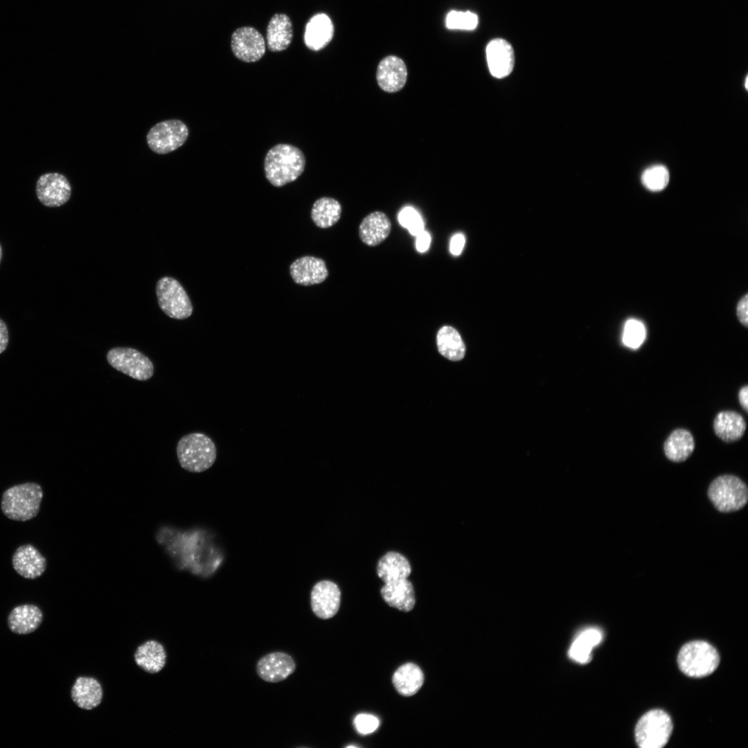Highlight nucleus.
<instances>
[{"label": "nucleus", "mask_w": 748, "mask_h": 748, "mask_svg": "<svg viewBox=\"0 0 748 748\" xmlns=\"http://www.w3.org/2000/svg\"><path fill=\"white\" fill-rule=\"evenodd\" d=\"M645 338V329L643 324L636 319H630L625 325L623 341L625 346L632 348H639Z\"/></svg>", "instance_id": "72a5a7b5"}, {"label": "nucleus", "mask_w": 748, "mask_h": 748, "mask_svg": "<svg viewBox=\"0 0 748 748\" xmlns=\"http://www.w3.org/2000/svg\"><path fill=\"white\" fill-rule=\"evenodd\" d=\"M380 594L389 606L400 611L409 612L415 605L413 587L407 578L384 583L380 589Z\"/></svg>", "instance_id": "412c9836"}, {"label": "nucleus", "mask_w": 748, "mask_h": 748, "mask_svg": "<svg viewBox=\"0 0 748 748\" xmlns=\"http://www.w3.org/2000/svg\"><path fill=\"white\" fill-rule=\"evenodd\" d=\"M43 614L36 605L25 604L15 607L9 614L8 625L17 634H27L36 630L42 622Z\"/></svg>", "instance_id": "5701e85b"}, {"label": "nucleus", "mask_w": 748, "mask_h": 748, "mask_svg": "<svg viewBox=\"0 0 748 748\" xmlns=\"http://www.w3.org/2000/svg\"><path fill=\"white\" fill-rule=\"evenodd\" d=\"M176 452L181 467L190 472H202L208 470L217 457L214 442L207 435L199 432L181 437Z\"/></svg>", "instance_id": "7ed1b4c3"}, {"label": "nucleus", "mask_w": 748, "mask_h": 748, "mask_svg": "<svg viewBox=\"0 0 748 748\" xmlns=\"http://www.w3.org/2000/svg\"><path fill=\"white\" fill-rule=\"evenodd\" d=\"M695 440L687 429L679 428L673 431L664 443L666 456L671 461L679 463L686 460L693 452Z\"/></svg>", "instance_id": "bb28decb"}, {"label": "nucleus", "mask_w": 748, "mask_h": 748, "mask_svg": "<svg viewBox=\"0 0 748 748\" xmlns=\"http://www.w3.org/2000/svg\"><path fill=\"white\" fill-rule=\"evenodd\" d=\"M465 241V240L463 235L461 233L454 235L450 241V252L454 256L459 255L463 249Z\"/></svg>", "instance_id": "4c0bfd02"}, {"label": "nucleus", "mask_w": 748, "mask_h": 748, "mask_svg": "<svg viewBox=\"0 0 748 748\" xmlns=\"http://www.w3.org/2000/svg\"><path fill=\"white\" fill-rule=\"evenodd\" d=\"M713 427L719 438L724 442L731 443L743 436L747 425L740 413L734 411H722L715 416Z\"/></svg>", "instance_id": "b1692460"}, {"label": "nucleus", "mask_w": 748, "mask_h": 748, "mask_svg": "<svg viewBox=\"0 0 748 748\" xmlns=\"http://www.w3.org/2000/svg\"><path fill=\"white\" fill-rule=\"evenodd\" d=\"M305 166V155L299 148L280 143L267 152L264 170L269 182L276 187H281L295 181L303 173Z\"/></svg>", "instance_id": "f257e3e1"}, {"label": "nucleus", "mask_w": 748, "mask_h": 748, "mask_svg": "<svg viewBox=\"0 0 748 748\" xmlns=\"http://www.w3.org/2000/svg\"><path fill=\"white\" fill-rule=\"evenodd\" d=\"M431 237L427 231H422L416 235V246L417 250L420 252L426 251L429 247Z\"/></svg>", "instance_id": "58836bf2"}, {"label": "nucleus", "mask_w": 748, "mask_h": 748, "mask_svg": "<svg viewBox=\"0 0 748 748\" xmlns=\"http://www.w3.org/2000/svg\"><path fill=\"white\" fill-rule=\"evenodd\" d=\"M669 177V172L664 166L654 165L643 172L641 182L649 190L657 192L666 187Z\"/></svg>", "instance_id": "2f4dec72"}, {"label": "nucleus", "mask_w": 748, "mask_h": 748, "mask_svg": "<svg viewBox=\"0 0 748 748\" xmlns=\"http://www.w3.org/2000/svg\"><path fill=\"white\" fill-rule=\"evenodd\" d=\"M673 724L670 715L652 709L641 716L634 730L636 744L641 748H661L670 739Z\"/></svg>", "instance_id": "423d86ee"}, {"label": "nucleus", "mask_w": 748, "mask_h": 748, "mask_svg": "<svg viewBox=\"0 0 748 748\" xmlns=\"http://www.w3.org/2000/svg\"><path fill=\"white\" fill-rule=\"evenodd\" d=\"M411 572L409 560L395 551H389L384 554L377 565V575L384 583L406 579Z\"/></svg>", "instance_id": "a878e982"}, {"label": "nucleus", "mask_w": 748, "mask_h": 748, "mask_svg": "<svg viewBox=\"0 0 748 748\" xmlns=\"http://www.w3.org/2000/svg\"><path fill=\"white\" fill-rule=\"evenodd\" d=\"M296 670L294 659L283 652H274L262 657L256 665L258 675L264 681L276 683L287 679Z\"/></svg>", "instance_id": "ddd939ff"}, {"label": "nucleus", "mask_w": 748, "mask_h": 748, "mask_svg": "<svg viewBox=\"0 0 748 748\" xmlns=\"http://www.w3.org/2000/svg\"><path fill=\"white\" fill-rule=\"evenodd\" d=\"M376 79L379 87L388 93L401 90L406 84L407 69L404 62L395 55H388L379 63Z\"/></svg>", "instance_id": "4468645a"}, {"label": "nucleus", "mask_w": 748, "mask_h": 748, "mask_svg": "<svg viewBox=\"0 0 748 748\" xmlns=\"http://www.w3.org/2000/svg\"><path fill=\"white\" fill-rule=\"evenodd\" d=\"M708 496L719 511L731 513L737 511L746 505L748 501V489L739 477L724 474L718 477L711 483Z\"/></svg>", "instance_id": "39448f33"}, {"label": "nucleus", "mask_w": 748, "mask_h": 748, "mask_svg": "<svg viewBox=\"0 0 748 748\" xmlns=\"http://www.w3.org/2000/svg\"><path fill=\"white\" fill-rule=\"evenodd\" d=\"M745 88H746V89H747V78H746V79H745Z\"/></svg>", "instance_id": "37998d69"}, {"label": "nucleus", "mask_w": 748, "mask_h": 748, "mask_svg": "<svg viewBox=\"0 0 748 748\" xmlns=\"http://www.w3.org/2000/svg\"><path fill=\"white\" fill-rule=\"evenodd\" d=\"M747 310H748V299H747V294H745L739 301V302L738 303L737 308H736V314H737V317H738V319L739 321L741 323V324H742L746 328L748 326Z\"/></svg>", "instance_id": "e433bc0d"}, {"label": "nucleus", "mask_w": 748, "mask_h": 748, "mask_svg": "<svg viewBox=\"0 0 748 748\" xmlns=\"http://www.w3.org/2000/svg\"><path fill=\"white\" fill-rule=\"evenodd\" d=\"M392 681L400 694L404 696H411L421 688L424 682V675L417 665L407 663L395 670Z\"/></svg>", "instance_id": "cd10ccee"}, {"label": "nucleus", "mask_w": 748, "mask_h": 748, "mask_svg": "<svg viewBox=\"0 0 748 748\" xmlns=\"http://www.w3.org/2000/svg\"><path fill=\"white\" fill-rule=\"evenodd\" d=\"M398 220L413 235L416 236L424 231V224L420 215L411 207L403 208L399 213Z\"/></svg>", "instance_id": "f704fd0d"}, {"label": "nucleus", "mask_w": 748, "mask_h": 748, "mask_svg": "<svg viewBox=\"0 0 748 748\" xmlns=\"http://www.w3.org/2000/svg\"><path fill=\"white\" fill-rule=\"evenodd\" d=\"M290 271L296 283L305 286L321 283L328 276L324 260L313 256L296 259L291 264Z\"/></svg>", "instance_id": "a211bd4d"}, {"label": "nucleus", "mask_w": 748, "mask_h": 748, "mask_svg": "<svg viewBox=\"0 0 748 748\" xmlns=\"http://www.w3.org/2000/svg\"><path fill=\"white\" fill-rule=\"evenodd\" d=\"M36 195L45 206L59 207L66 203L71 195V186L66 177L58 172H48L37 181Z\"/></svg>", "instance_id": "9b49d317"}, {"label": "nucleus", "mask_w": 748, "mask_h": 748, "mask_svg": "<svg viewBox=\"0 0 748 748\" xmlns=\"http://www.w3.org/2000/svg\"><path fill=\"white\" fill-rule=\"evenodd\" d=\"M12 564L15 571L27 579L42 576L47 565L46 558L31 544L18 547L12 557Z\"/></svg>", "instance_id": "f3484780"}, {"label": "nucleus", "mask_w": 748, "mask_h": 748, "mask_svg": "<svg viewBox=\"0 0 748 748\" xmlns=\"http://www.w3.org/2000/svg\"><path fill=\"white\" fill-rule=\"evenodd\" d=\"M294 35L290 17L285 13H276L269 19L266 29L267 46L274 53L286 50Z\"/></svg>", "instance_id": "6ab92c4d"}, {"label": "nucleus", "mask_w": 748, "mask_h": 748, "mask_svg": "<svg viewBox=\"0 0 748 748\" xmlns=\"http://www.w3.org/2000/svg\"><path fill=\"white\" fill-rule=\"evenodd\" d=\"M136 664L144 671L154 674L161 671L166 663V652L163 645L155 641L148 640L140 645L134 655Z\"/></svg>", "instance_id": "393cba45"}, {"label": "nucleus", "mask_w": 748, "mask_h": 748, "mask_svg": "<svg viewBox=\"0 0 748 748\" xmlns=\"http://www.w3.org/2000/svg\"><path fill=\"white\" fill-rule=\"evenodd\" d=\"M738 400L741 407L747 413L748 411V386H742L738 392Z\"/></svg>", "instance_id": "a19ab883"}, {"label": "nucleus", "mask_w": 748, "mask_h": 748, "mask_svg": "<svg viewBox=\"0 0 748 748\" xmlns=\"http://www.w3.org/2000/svg\"><path fill=\"white\" fill-rule=\"evenodd\" d=\"M602 632L597 628H588L582 631L576 638L569 650V655L573 660L586 664L591 659L594 647L602 641Z\"/></svg>", "instance_id": "c756f323"}, {"label": "nucleus", "mask_w": 748, "mask_h": 748, "mask_svg": "<svg viewBox=\"0 0 748 748\" xmlns=\"http://www.w3.org/2000/svg\"><path fill=\"white\" fill-rule=\"evenodd\" d=\"M391 223L382 211H375L366 215L359 226L360 240L369 247L382 243L389 235Z\"/></svg>", "instance_id": "aec40b11"}, {"label": "nucleus", "mask_w": 748, "mask_h": 748, "mask_svg": "<svg viewBox=\"0 0 748 748\" xmlns=\"http://www.w3.org/2000/svg\"><path fill=\"white\" fill-rule=\"evenodd\" d=\"M341 591L337 584L330 580L316 583L310 593L311 608L316 616L321 619L333 617L339 611Z\"/></svg>", "instance_id": "f8f14e48"}, {"label": "nucleus", "mask_w": 748, "mask_h": 748, "mask_svg": "<svg viewBox=\"0 0 748 748\" xmlns=\"http://www.w3.org/2000/svg\"><path fill=\"white\" fill-rule=\"evenodd\" d=\"M486 58L490 73L502 78L512 72L515 54L511 44L501 38L491 40L486 47Z\"/></svg>", "instance_id": "dca6fc26"}, {"label": "nucleus", "mask_w": 748, "mask_h": 748, "mask_svg": "<svg viewBox=\"0 0 748 748\" xmlns=\"http://www.w3.org/2000/svg\"><path fill=\"white\" fill-rule=\"evenodd\" d=\"M1 258H2V248H1V246L0 244V262H1Z\"/></svg>", "instance_id": "79ce46f5"}, {"label": "nucleus", "mask_w": 748, "mask_h": 748, "mask_svg": "<svg viewBox=\"0 0 748 748\" xmlns=\"http://www.w3.org/2000/svg\"><path fill=\"white\" fill-rule=\"evenodd\" d=\"M436 343L439 353L452 361L462 359L465 346L459 332L453 327L444 326L437 332Z\"/></svg>", "instance_id": "c85d7f7f"}, {"label": "nucleus", "mask_w": 748, "mask_h": 748, "mask_svg": "<svg viewBox=\"0 0 748 748\" xmlns=\"http://www.w3.org/2000/svg\"><path fill=\"white\" fill-rule=\"evenodd\" d=\"M71 695L79 708L91 710L101 703L103 691L100 682L95 678L79 677L72 686Z\"/></svg>", "instance_id": "4be33fe9"}, {"label": "nucleus", "mask_w": 748, "mask_h": 748, "mask_svg": "<svg viewBox=\"0 0 748 748\" xmlns=\"http://www.w3.org/2000/svg\"><path fill=\"white\" fill-rule=\"evenodd\" d=\"M161 310L169 317L185 319L193 312L191 301L180 283L170 276L161 278L156 285Z\"/></svg>", "instance_id": "0eeeda50"}, {"label": "nucleus", "mask_w": 748, "mask_h": 748, "mask_svg": "<svg viewBox=\"0 0 748 748\" xmlns=\"http://www.w3.org/2000/svg\"><path fill=\"white\" fill-rule=\"evenodd\" d=\"M231 48L237 59L247 63L260 60L266 52L262 35L251 26L240 27L233 32Z\"/></svg>", "instance_id": "9d476101"}, {"label": "nucleus", "mask_w": 748, "mask_h": 748, "mask_svg": "<svg viewBox=\"0 0 748 748\" xmlns=\"http://www.w3.org/2000/svg\"><path fill=\"white\" fill-rule=\"evenodd\" d=\"M354 725L359 733L367 735L374 732L377 729L379 720L373 715L362 713L357 715L354 719Z\"/></svg>", "instance_id": "c9c22d12"}, {"label": "nucleus", "mask_w": 748, "mask_h": 748, "mask_svg": "<svg viewBox=\"0 0 748 748\" xmlns=\"http://www.w3.org/2000/svg\"><path fill=\"white\" fill-rule=\"evenodd\" d=\"M334 24L330 17L323 12L312 15L307 21L303 42L310 51H319L326 47L334 36Z\"/></svg>", "instance_id": "2eb2a0df"}, {"label": "nucleus", "mask_w": 748, "mask_h": 748, "mask_svg": "<svg viewBox=\"0 0 748 748\" xmlns=\"http://www.w3.org/2000/svg\"><path fill=\"white\" fill-rule=\"evenodd\" d=\"M341 213V206L338 201L330 197H321L314 203L311 217L317 226L326 229L336 224Z\"/></svg>", "instance_id": "7c9ffc66"}, {"label": "nucleus", "mask_w": 748, "mask_h": 748, "mask_svg": "<svg viewBox=\"0 0 748 748\" xmlns=\"http://www.w3.org/2000/svg\"><path fill=\"white\" fill-rule=\"evenodd\" d=\"M478 25V17L470 11L452 10L446 17V26L449 29L471 30Z\"/></svg>", "instance_id": "473e14b6"}, {"label": "nucleus", "mask_w": 748, "mask_h": 748, "mask_svg": "<svg viewBox=\"0 0 748 748\" xmlns=\"http://www.w3.org/2000/svg\"><path fill=\"white\" fill-rule=\"evenodd\" d=\"M43 497L41 486L33 482L16 485L2 495L1 508L4 515L12 520L25 522L39 511Z\"/></svg>", "instance_id": "f03ea898"}, {"label": "nucleus", "mask_w": 748, "mask_h": 748, "mask_svg": "<svg viewBox=\"0 0 748 748\" xmlns=\"http://www.w3.org/2000/svg\"><path fill=\"white\" fill-rule=\"evenodd\" d=\"M106 358L112 367L133 379L145 381L154 374L152 361L135 348L115 347L107 352Z\"/></svg>", "instance_id": "6e6552de"}, {"label": "nucleus", "mask_w": 748, "mask_h": 748, "mask_svg": "<svg viewBox=\"0 0 748 748\" xmlns=\"http://www.w3.org/2000/svg\"><path fill=\"white\" fill-rule=\"evenodd\" d=\"M680 670L691 677H703L713 673L720 664L717 650L709 643L693 641L684 644L677 656Z\"/></svg>", "instance_id": "20e7f679"}, {"label": "nucleus", "mask_w": 748, "mask_h": 748, "mask_svg": "<svg viewBox=\"0 0 748 748\" xmlns=\"http://www.w3.org/2000/svg\"><path fill=\"white\" fill-rule=\"evenodd\" d=\"M8 340V328L5 322L0 319V354L6 349Z\"/></svg>", "instance_id": "ea45409f"}, {"label": "nucleus", "mask_w": 748, "mask_h": 748, "mask_svg": "<svg viewBox=\"0 0 748 748\" xmlns=\"http://www.w3.org/2000/svg\"><path fill=\"white\" fill-rule=\"evenodd\" d=\"M188 128L181 121L169 119L159 122L148 131L146 140L152 151L166 154L182 146L188 137Z\"/></svg>", "instance_id": "1a4fd4ad"}]
</instances>
